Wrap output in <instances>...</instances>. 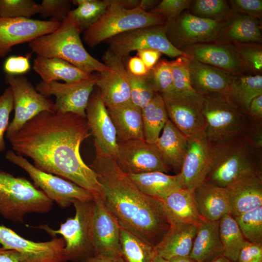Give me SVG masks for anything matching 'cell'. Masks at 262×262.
<instances>
[{"mask_svg": "<svg viewBox=\"0 0 262 262\" xmlns=\"http://www.w3.org/2000/svg\"><path fill=\"white\" fill-rule=\"evenodd\" d=\"M163 53L153 49H144L137 51V56L140 58L149 70H151L160 60Z\"/></svg>", "mask_w": 262, "mask_h": 262, "instance_id": "db71d44e", "label": "cell"}, {"mask_svg": "<svg viewBox=\"0 0 262 262\" xmlns=\"http://www.w3.org/2000/svg\"><path fill=\"white\" fill-rule=\"evenodd\" d=\"M168 119L188 138L203 134L205 121L203 96L174 90L161 95Z\"/></svg>", "mask_w": 262, "mask_h": 262, "instance_id": "7c38bea8", "label": "cell"}, {"mask_svg": "<svg viewBox=\"0 0 262 262\" xmlns=\"http://www.w3.org/2000/svg\"><path fill=\"white\" fill-rule=\"evenodd\" d=\"M158 1L154 0H141L138 7L145 11L149 12L147 11V9L154 7Z\"/></svg>", "mask_w": 262, "mask_h": 262, "instance_id": "91938a15", "label": "cell"}, {"mask_svg": "<svg viewBox=\"0 0 262 262\" xmlns=\"http://www.w3.org/2000/svg\"><path fill=\"white\" fill-rule=\"evenodd\" d=\"M85 262H125L122 256L95 254Z\"/></svg>", "mask_w": 262, "mask_h": 262, "instance_id": "680465c9", "label": "cell"}, {"mask_svg": "<svg viewBox=\"0 0 262 262\" xmlns=\"http://www.w3.org/2000/svg\"><path fill=\"white\" fill-rule=\"evenodd\" d=\"M213 146L214 162L205 182L225 188L246 176L262 175V151L245 135Z\"/></svg>", "mask_w": 262, "mask_h": 262, "instance_id": "277c9868", "label": "cell"}, {"mask_svg": "<svg viewBox=\"0 0 262 262\" xmlns=\"http://www.w3.org/2000/svg\"><path fill=\"white\" fill-rule=\"evenodd\" d=\"M75 213L66 218L58 229H53L47 225L36 228L43 229L50 236L61 235L65 242L64 252L67 261L85 262L95 254L93 217L94 199L88 201L74 200Z\"/></svg>", "mask_w": 262, "mask_h": 262, "instance_id": "ba28073f", "label": "cell"}, {"mask_svg": "<svg viewBox=\"0 0 262 262\" xmlns=\"http://www.w3.org/2000/svg\"><path fill=\"white\" fill-rule=\"evenodd\" d=\"M169 262H198L188 257H178L169 260Z\"/></svg>", "mask_w": 262, "mask_h": 262, "instance_id": "94428289", "label": "cell"}, {"mask_svg": "<svg viewBox=\"0 0 262 262\" xmlns=\"http://www.w3.org/2000/svg\"><path fill=\"white\" fill-rule=\"evenodd\" d=\"M115 159L118 167L127 175L155 171L167 173L171 171L163 161L155 144L145 139L118 143Z\"/></svg>", "mask_w": 262, "mask_h": 262, "instance_id": "9a60e30c", "label": "cell"}, {"mask_svg": "<svg viewBox=\"0 0 262 262\" xmlns=\"http://www.w3.org/2000/svg\"><path fill=\"white\" fill-rule=\"evenodd\" d=\"M224 94L233 105L247 114L252 100L262 95V76L233 75Z\"/></svg>", "mask_w": 262, "mask_h": 262, "instance_id": "836d02e7", "label": "cell"}, {"mask_svg": "<svg viewBox=\"0 0 262 262\" xmlns=\"http://www.w3.org/2000/svg\"><path fill=\"white\" fill-rule=\"evenodd\" d=\"M127 175L142 193L161 201L173 191L183 188L180 173L170 175L155 171Z\"/></svg>", "mask_w": 262, "mask_h": 262, "instance_id": "1f68e13d", "label": "cell"}, {"mask_svg": "<svg viewBox=\"0 0 262 262\" xmlns=\"http://www.w3.org/2000/svg\"><path fill=\"white\" fill-rule=\"evenodd\" d=\"M0 244L4 249L19 253L24 262H66L62 237L44 242L26 239L11 229L0 225Z\"/></svg>", "mask_w": 262, "mask_h": 262, "instance_id": "2e32d148", "label": "cell"}, {"mask_svg": "<svg viewBox=\"0 0 262 262\" xmlns=\"http://www.w3.org/2000/svg\"><path fill=\"white\" fill-rule=\"evenodd\" d=\"M33 69L46 82L63 81L72 82L90 78L88 73L64 60L37 56L33 62Z\"/></svg>", "mask_w": 262, "mask_h": 262, "instance_id": "d6a6232c", "label": "cell"}, {"mask_svg": "<svg viewBox=\"0 0 262 262\" xmlns=\"http://www.w3.org/2000/svg\"><path fill=\"white\" fill-rule=\"evenodd\" d=\"M197 229L198 226L194 224L170 226L155 246L157 254L168 261L189 256Z\"/></svg>", "mask_w": 262, "mask_h": 262, "instance_id": "83f0119b", "label": "cell"}, {"mask_svg": "<svg viewBox=\"0 0 262 262\" xmlns=\"http://www.w3.org/2000/svg\"><path fill=\"white\" fill-rule=\"evenodd\" d=\"M3 70L6 74L21 75L28 72L31 69L29 56H10L5 61Z\"/></svg>", "mask_w": 262, "mask_h": 262, "instance_id": "f907efd6", "label": "cell"}, {"mask_svg": "<svg viewBox=\"0 0 262 262\" xmlns=\"http://www.w3.org/2000/svg\"><path fill=\"white\" fill-rule=\"evenodd\" d=\"M127 75L131 102L142 109L156 93L152 86L150 72L145 76L137 77L132 75L127 70Z\"/></svg>", "mask_w": 262, "mask_h": 262, "instance_id": "60d3db41", "label": "cell"}, {"mask_svg": "<svg viewBox=\"0 0 262 262\" xmlns=\"http://www.w3.org/2000/svg\"><path fill=\"white\" fill-rule=\"evenodd\" d=\"M153 262H169L168 260H165L160 256L157 255Z\"/></svg>", "mask_w": 262, "mask_h": 262, "instance_id": "be15d7a7", "label": "cell"}, {"mask_svg": "<svg viewBox=\"0 0 262 262\" xmlns=\"http://www.w3.org/2000/svg\"><path fill=\"white\" fill-rule=\"evenodd\" d=\"M104 64L109 69L98 73L96 86L99 89L107 108L131 102L127 70L121 59L106 50L103 56Z\"/></svg>", "mask_w": 262, "mask_h": 262, "instance_id": "d6986e66", "label": "cell"}, {"mask_svg": "<svg viewBox=\"0 0 262 262\" xmlns=\"http://www.w3.org/2000/svg\"><path fill=\"white\" fill-rule=\"evenodd\" d=\"M187 57L226 71L232 75L246 72L243 61L233 44L216 42L199 44L183 49Z\"/></svg>", "mask_w": 262, "mask_h": 262, "instance_id": "44dd1931", "label": "cell"}, {"mask_svg": "<svg viewBox=\"0 0 262 262\" xmlns=\"http://www.w3.org/2000/svg\"><path fill=\"white\" fill-rule=\"evenodd\" d=\"M80 27L68 13L60 27L50 33L39 36L28 43L37 56L57 58L88 73H102L109 68L91 55L80 37Z\"/></svg>", "mask_w": 262, "mask_h": 262, "instance_id": "3957f363", "label": "cell"}, {"mask_svg": "<svg viewBox=\"0 0 262 262\" xmlns=\"http://www.w3.org/2000/svg\"><path fill=\"white\" fill-rule=\"evenodd\" d=\"M5 158L25 171L35 186L62 208L69 206L75 200L88 201L94 198L87 190L70 181L38 169L23 156L13 151H7Z\"/></svg>", "mask_w": 262, "mask_h": 262, "instance_id": "9c48e42d", "label": "cell"}, {"mask_svg": "<svg viewBox=\"0 0 262 262\" xmlns=\"http://www.w3.org/2000/svg\"><path fill=\"white\" fill-rule=\"evenodd\" d=\"M86 117L71 113L42 112L8 139L16 153L38 169L70 181L103 198L97 173L82 159L80 147L91 134Z\"/></svg>", "mask_w": 262, "mask_h": 262, "instance_id": "6da1fadb", "label": "cell"}, {"mask_svg": "<svg viewBox=\"0 0 262 262\" xmlns=\"http://www.w3.org/2000/svg\"><path fill=\"white\" fill-rule=\"evenodd\" d=\"M230 214L236 216L262 206V175L244 177L225 187Z\"/></svg>", "mask_w": 262, "mask_h": 262, "instance_id": "603a6c76", "label": "cell"}, {"mask_svg": "<svg viewBox=\"0 0 262 262\" xmlns=\"http://www.w3.org/2000/svg\"><path fill=\"white\" fill-rule=\"evenodd\" d=\"M247 114L250 117L262 118V95L252 100L249 106Z\"/></svg>", "mask_w": 262, "mask_h": 262, "instance_id": "9f6ffc18", "label": "cell"}, {"mask_svg": "<svg viewBox=\"0 0 262 262\" xmlns=\"http://www.w3.org/2000/svg\"><path fill=\"white\" fill-rule=\"evenodd\" d=\"M260 19L232 12L224 22L214 42L222 44L262 42Z\"/></svg>", "mask_w": 262, "mask_h": 262, "instance_id": "d4e9b609", "label": "cell"}, {"mask_svg": "<svg viewBox=\"0 0 262 262\" xmlns=\"http://www.w3.org/2000/svg\"><path fill=\"white\" fill-rule=\"evenodd\" d=\"M187 151L180 172L183 188L192 191L204 183L213 166L214 147L203 134L188 138Z\"/></svg>", "mask_w": 262, "mask_h": 262, "instance_id": "ac0fdd59", "label": "cell"}, {"mask_svg": "<svg viewBox=\"0 0 262 262\" xmlns=\"http://www.w3.org/2000/svg\"><path fill=\"white\" fill-rule=\"evenodd\" d=\"M188 137L168 119L155 145L164 164L177 174L180 172L188 146Z\"/></svg>", "mask_w": 262, "mask_h": 262, "instance_id": "4316f807", "label": "cell"}, {"mask_svg": "<svg viewBox=\"0 0 262 262\" xmlns=\"http://www.w3.org/2000/svg\"><path fill=\"white\" fill-rule=\"evenodd\" d=\"M98 74L81 81L61 83L41 81L36 85V90L44 96L55 97L54 112L71 113L86 117V108L96 86Z\"/></svg>", "mask_w": 262, "mask_h": 262, "instance_id": "5bb4252c", "label": "cell"}, {"mask_svg": "<svg viewBox=\"0 0 262 262\" xmlns=\"http://www.w3.org/2000/svg\"><path fill=\"white\" fill-rule=\"evenodd\" d=\"M40 4L33 0H0V17H31L39 14Z\"/></svg>", "mask_w": 262, "mask_h": 262, "instance_id": "b9f144b4", "label": "cell"}, {"mask_svg": "<svg viewBox=\"0 0 262 262\" xmlns=\"http://www.w3.org/2000/svg\"><path fill=\"white\" fill-rule=\"evenodd\" d=\"M219 221L204 219L198 225L189 257L198 262H211L223 255Z\"/></svg>", "mask_w": 262, "mask_h": 262, "instance_id": "f546056e", "label": "cell"}, {"mask_svg": "<svg viewBox=\"0 0 262 262\" xmlns=\"http://www.w3.org/2000/svg\"><path fill=\"white\" fill-rule=\"evenodd\" d=\"M127 70L132 75L137 77H143L148 75L149 70L141 59L138 56L130 58L128 63Z\"/></svg>", "mask_w": 262, "mask_h": 262, "instance_id": "11a10c76", "label": "cell"}, {"mask_svg": "<svg viewBox=\"0 0 262 262\" xmlns=\"http://www.w3.org/2000/svg\"><path fill=\"white\" fill-rule=\"evenodd\" d=\"M93 233L95 254L122 256L119 226L102 198H94Z\"/></svg>", "mask_w": 262, "mask_h": 262, "instance_id": "7402d4cb", "label": "cell"}, {"mask_svg": "<svg viewBox=\"0 0 262 262\" xmlns=\"http://www.w3.org/2000/svg\"><path fill=\"white\" fill-rule=\"evenodd\" d=\"M107 109L116 130L118 143L144 139L141 109L130 102Z\"/></svg>", "mask_w": 262, "mask_h": 262, "instance_id": "f1b7e54d", "label": "cell"}, {"mask_svg": "<svg viewBox=\"0 0 262 262\" xmlns=\"http://www.w3.org/2000/svg\"><path fill=\"white\" fill-rule=\"evenodd\" d=\"M189 69L191 87L201 95L213 92L224 94L233 76L223 70L190 59Z\"/></svg>", "mask_w": 262, "mask_h": 262, "instance_id": "484cf974", "label": "cell"}, {"mask_svg": "<svg viewBox=\"0 0 262 262\" xmlns=\"http://www.w3.org/2000/svg\"><path fill=\"white\" fill-rule=\"evenodd\" d=\"M72 3L69 0H43L40 4L39 14L62 22L70 11Z\"/></svg>", "mask_w": 262, "mask_h": 262, "instance_id": "bcb514c9", "label": "cell"}, {"mask_svg": "<svg viewBox=\"0 0 262 262\" xmlns=\"http://www.w3.org/2000/svg\"><path fill=\"white\" fill-rule=\"evenodd\" d=\"M250 117V123L245 135L256 150L262 151V118Z\"/></svg>", "mask_w": 262, "mask_h": 262, "instance_id": "f5cc1de1", "label": "cell"}, {"mask_svg": "<svg viewBox=\"0 0 262 262\" xmlns=\"http://www.w3.org/2000/svg\"><path fill=\"white\" fill-rule=\"evenodd\" d=\"M0 262H24L17 252L0 247Z\"/></svg>", "mask_w": 262, "mask_h": 262, "instance_id": "6f0895ef", "label": "cell"}, {"mask_svg": "<svg viewBox=\"0 0 262 262\" xmlns=\"http://www.w3.org/2000/svg\"><path fill=\"white\" fill-rule=\"evenodd\" d=\"M244 63L246 72L261 75L262 72V47L260 43L233 44Z\"/></svg>", "mask_w": 262, "mask_h": 262, "instance_id": "ee69618b", "label": "cell"}, {"mask_svg": "<svg viewBox=\"0 0 262 262\" xmlns=\"http://www.w3.org/2000/svg\"><path fill=\"white\" fill-rule=\"evenodd\" d=\"M192 15L219 22H225L232 12L229 2L225 0H192Z\"/></svg>", "mask_w": 262, "mask_h": 262, "instance_id": "f35d334b", "label": "cell"}, {"mask_svg": "<svg viewBox=\"0 0 262 262\" xmlns=\"http://www.w3.org/2000/svg\"><path fill=\"white\" fill-rule=\"evenodd\" d=\"M231 10L237 13L260 19L262 15V0H231Z\"/></svg>", "mask_w": 262, "mask_h": 262, "instance_id": "681fc988", "label": "cell"}, {"mask_svg": "<svg viewBox=\"0 0 262 262\" xmlns=\"http://www.w3.org/2000/svg\"><path fill=\"white\" fill-rule=\"evenodd\" d=\"M105 13L85 31L83 39L91 48L120 33L136 29L165 24L161 16L145 11L139 7L128 9L118 0H110Z\"/></svg>", "mask_w": 262, "mask_h": 262, "instance_id": "52a82bcc", "label": "cell"}, {"mask_svg": "<svg viewBox=\"0 0 262 262\" xmlns=\"http://www.w3.org/2000/svg\"><path fill=\"white\" fill-rule=\"evenodd\" d=\"M4 80L11 89L15 110L14 117L6 131L7 139L38 114L54 112V102L39 93L25 76L5 74Z\"/></svg>", "mask_w": 262, "mask_h": 262, "instance_id": "8fae6325", "label": "cell"}, {"mask_svg": "<svg viewBox=\"0 0 262 262\" xmlns=\"http://www.w3.org/2000/svg\"><path fill=\"white\" fill-rule=\"evenodd\" d=\"M219 233L223 255L232 262H238L239 252L246 240L230 214L224 215L219 220Z\"/></svg>", "mask_w": 262, "mask_h": 262, "instance_id": "8d00e7d4", "label": "cell"}, {"mask_svg": "<svg viewBox=\"0 0 262 262\" xmlns=\"http://www.w3.org/2000/svg\"><path fill=\"white\" fill-rule=\"evenodd\" d=\"M202 96L203 134L210 144L215 145L245 135L250 121L247 114L233 105L223 93Z\"/></svg>", "mask_w": 262, "mask_h": 262, "instance_id": "5b68a950", "label": "cell"}, {"mask_svg": "<svg viewBox=\"0 0 262 262\" xmlns=\"http://www.w3.org/2000/svg\"><path fill=\"white\" fill-rule=\"evenodd\" d=\"M238 262H262V244L245 240L239 252Z\"/></svg>", "mask_w": 262, "mask_h": 262, "instance_id": "816d5d0a", "label": "cell"}, {"mask_svg": "<svg viewBox=\"0 0 262 262\" xmlns=\"http://www.w3.org/2000/svg\"><path fill=\"white\" fill-rule=\"evenodd\" d=\"M89 166L98 174L105 205L120 228L155 246L170 227L162 201L142 193L114 157L96 149Z\"/></svg>", "mask_w": 262, "mask_h": 262, "instance_id": "7a4b0ae2", "label": "cell"}, {"mask_svg": "<svg viewBox=\"0 0 262 262\" xmlns=\"http://www.w3.org/2000/svg\"><path fill=\"white\" fill-rule=\"evenodd\" d=\"M191 2L190 0H163L149 12L161 16L167 21L188 9Z\"/></svg>", "mask_w": 262, "mask_h": 262, "instance_id": "7dc6e473", "label": "cell"}, {"mask_svg": "<svg viewBox=\"0 0 262 262\" xmlns=\"http://www.w3.org/2000/svg\"><path fill=\"white\" fill-rule=\"evenodd\" d=\"M85 113L88 127L94 137L96 149L115 158L118 146L116 132L99 91L92 93Z\"/></svg>", "mask_w": 262, "mask_h": 262, "instance_id": "ffe728a7", "label": "cell"}, {"mask_svg": "<svg viewBox=\"0 0 262 262\" xmlns=\"http://www.w3.org/2000/svg\"><path fill=\"white\" fill-rule=\"evenodd\" d=\"M211 262H232L224 255L218 257Z\"/></svg>", "mask_w": 262, "mask_h": 262, "instance_id": "6125c7cd", "label": "cell"}, {"mask_svg": "<svg viewBox=\"0 0 262 262\" xmlns=\"http://www.w3.org/2000/svg\"><path fill=\"white\" fill-rule=\"evenodd\" d=\"M13 109V94L8 86L0 96V153L5 149L4 134L8 128L9 116Z\"/></svg>", "mask_w": 262, "mask_h": 262, "instance_id": "c3c4849f", "label": "cell"}, {"mask_svg": "<svg viewBox=\"0 0 262 262\" xmlns=\"http://www.w3.org/2000/svg\"><path fill=\"white\" fill-rule=\"evenodd\" d=\"M142 117L144 139L149 143L155 144L168 120L161 95L156 93L149 102L142 109Z\"/></svg>", "mask_w": 262, "mask_h": 262, "instance_id": "e575fe53", "label": "cell"}, {"mask_svg": "<svg viewBox=\"0 0 262 262\" xmlns=\"http://www.w3.org/2000/svg\"><path fill=\"white\" fill-rule=\"evenodd\" d=\"M61 23L51 19L0 17V58L6 56L14 46L53 33Z\"/></svg>", "mask_w": 262, "mask_h": 262, "instance_id": "e0dca14e", "label": "cell"}, {"mask_svg": "<svg viewBox=\"0 0 262 262\" xmlns=\"http://www.w3.org/2000/svg\"><path fill=\"white\" fill-rule=\"evenodd\" d=\"M53 202L23 177L0 170V214L14 222H23L28 213H45Z\"/></svg>", "mask_w": 262, "mask_h": 262, "instance_id": "8992f818", "label": "cell"}, {"mask_svg": "<svg viewBox=\"0 0 262 262\" xmlns=\"http://www.w3.org/2000/svg\"><path fill=\"white\" fill-rule=\"evenodd\" d=\"M189 62V59L185 56L179 57L171 61L173 85L176 91L195 92L190 84Z\"/></svg>", "mask_w": 262, "mask_h": 262, "instance_id": "f6af8a7d", "label": "cell"}, {"mask_svg": "<svg viewBox=\"0 0 262 262\" xmlns=\"http://www.w3.org/2000/svg\"><path fill=\"white\" fill-rule=\"evenodd\" d=\"M105 41L108 44L107 50L123 60L131 51L144 49L157 50L172 58L187 57L167 38L165 24L128 31Z\"/></svg>", "mask_w": 262, "mask_h": 262, "instance_id": "30bf717a", "label": "cell"}, {"mask_svg": "<svg viewBox=\"0 0 262 262\" xmlns=\"http://www.w3.org/2000/svg\"><path fill=\"white\" fill-rule=\"evenodd\" d=\"M233 217L246 240L262 244V206Z\"/></svg>", "mask_w": 262, "mask_h": 262, "instance_id": "ab89813d", "label": "cell"}, {"mask_svg": "<svg viewBox=\"0 0 262 262\" xmlns=\"http://www.w3.org/2000/svg\"><path fill=\"white\" fill-rule=\"evenodd\" d=\"M197 210L204 219L219 221L224 215L230 214L225 188L204 182L194 191Z\"/></svg>", "mask_w": 262, "mask_h": 262, "instance_id": "4dcf8cb0", "label": "cell"}, {"mask_svg": "<svg viewBox=\"0 0 262 262\" xmlns=\"http://www.w3.org/2000/svg\"><path fill=\"white\" fill-rule=\"evenodd\" d=\"M72 2L77 7L71 10L70 14L82 32L95 23L110 5V0H74Z\"/></svg>", "mask_w": 262, "mask_h": 262, "instance_id": "74e56055", "label": "cell"}, {"mask_svg": "<svg viewBox=\"0 0 262 262\" xmlns=\"http://www.w3.org/2000/svg\"><path fill=\"white\" fill-rule=\"evenodd\" d=\"M152 86L155 93L162 95L175 90L171 61L160 60L150 71Z\"/></svg>", "mask_w": 262, "mask_h": 262, "instance_id": "7bdbcfd3", "label": "cell"}, {"mask_svg": "<svg viewBox=\"0 0 262 262\" xmlns=\"http://www.w3.org/2000/svg\"><path fill=\"white\" fill-rule=\"evenodd\" d=\"M162 201L170 226H198L204 220L197 210L194 191L181 188L171 193Z\"/></svg>", "mask_w": 262, "mask_h": 262, "instance_id": "cb8c5ba5", "label": "cell"}, {"mask_svg": "<svg viewBox=\"0 0 262 262\" xmlns=\"http://www.w3.org/2000/svg\"><path fill=\"white\" fill-rule=\"evenodd\" d=\"M224 23L194 16L185 10L166 21L165 33L170 42L181 50L188 46L214 42Z\"/></svg>", "mask_w": 262, "mask_h": 262, "instance_id": "4fadbf2b", "label": "cell"}, {"mask_svg": "<svg viewBox=\"0 0 262 262\" xmlns=\"http://www.w3.org/2000/svg\"><path fill=\"white\" fill-rule=\"evenodd\" d=\"M120 243L125 262H153L157 255L154 246L121 228Z\"/></svg>", "mask_w": 262, "mask_h": 262, "instance_id": "d590c367", "label": "cell"}]
</instances>
